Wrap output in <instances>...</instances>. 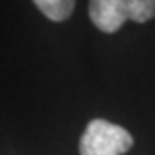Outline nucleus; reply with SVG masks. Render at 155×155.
<instances>
[{"label":"nucleus","instance_id":"3","mask_svg":"<svg viewBox=\"0 0 155 155\" xmlns=\"http://www.w3.org/2000/svg\"><path fill=\"white\" fill-rule=\"evenodd\" d=\"M33 4L50 21L61 22L72 14L76 0H33Z\"/></svg>","mask_w":155,"mask_h":155},{"label":"nucleus","instance_id":"2","mask_svg":"<svg viewBox=\"0 0 155 155\" xmlns=\"http://www.w3.org/2000/svg\"><path fill=\"white\" fill-rule=\"evenodd\" d=\"M131 147V133L105 119L90 121L79 140L81 155H122Z\"/></svg>","mask_w":155,"mask_h":155},{"label":"nucleus","instance_id":"1","mask_svg":"<svg viewBox=\"0 0 155 155\" xmlns=\"http://www.w3.org/2000/svg\"><path fill=\"white\" fill-rule=\"evenodd\" d=\"M90 19L104 33H116L126 21L147 22L155 17V0H90Z\"/></svg>","mask_w":155,"mask_h":155}]
</instances>
